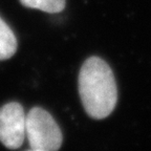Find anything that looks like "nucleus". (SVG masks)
Returning a JSON list of instances; mask_svg holds the SVG:
<instances>
[{
    "mask_svg": "<svg viewBox=\"0 0 151 151\" xmlns=\"http://www.w3.org/2000/svg\"><path fill=\"white\" fill-rule=\"evenodd\" d=\"M18 47L16 36L0 17V60H7L15 55Z\"/></svg>",
    "mask_w": 151,
    "mask_h": 151,
    "instance_id": "obj_4",
    "label": "nucleus"
},
{
    "mask_svg": "<svg viewBox=\"0 0 151 151\" xmlns=\"http://www.w3.org/2000/svg\"><path fill=\"white\" fill-rule=\"evenodd\" d=\"M26 116L21 104L9 102L0 108V142L9 149L21 147L25 139Z\"/></svg>",
    "mask_w": 151,
    "mask_h": 151,
    "instance_id": "obj_3",
    "label": "nucleus"
},
{
    "mask_svg": "<svg viewBox=\"0 0 151 151\" xmlns=\"http://www.w3.org/2000/svg\"><path fill=\"white\" fill-rule=\"evenodd\" d=\"M78 87L84 110L90 118L105 119L116 108L118 89L114 75L100 57H89L83 63Z\"/></svg>",
    "mask_w": 151,
    "mask_h": 151,
    "instance_id": "obj_1",
    "label": "nucleus"
},
{
    "mask_svg": "<svg viewBox=\"0 0 151 151\" xmlns=\"http://www.w3.org/2000/svg\"><path fill=\"white\" fill-rule=\"evenodd\" d=\"M23 6L40 9L42 12L56 14L62 12L65 7V0H19Z\"/></svg>",
    "mask_w": 151,
    "mask_h": 151,
    "instance_id": "obj_5",
    "label": "nucleus"
},
{
    "mask_svg": "<svg viewBox=\"0 0 151 151\" xmlns=\"http://www.w3.org/2000/svg\"><path fill=\"white\" fill-rule=\"evenodd\" d=\"M25 135L32 150L56 151L61 147V129L48 111L34 107L26 114Z\"/></svg>",
    "mask_w": 151,
    "mask_h": 151,
    "instance_id": "obj_2",
    "label": "nucleus"
}]
</instances>
